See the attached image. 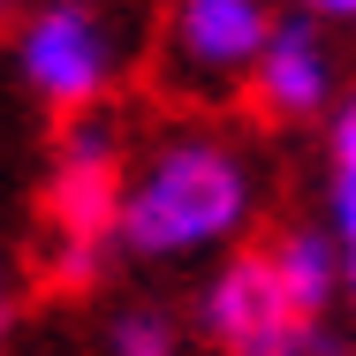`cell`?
<instances>
[{
	"label": "cell",
	"instance_id": "cell-3",
	"mask_svg": "<svg viewBox=\"0 0 356 356\" xmlns=\"http://www.w3.org/2000/svg\"><path fill=\"white\" fill-rule=\"evenodd\" d=\"M273 23L281 15L266 0H167V23H159V76H167V91H182V99L250 91Z\"/></svg>",
	"mask_w": 356,
	"mask_h": 356
},
{
	"label": "cell",
	"instance_id": "cell-2",
	"mask_svg": "<svg viewBox=\"0 0 356 356\" xmlns=\"http://www.w3.org/2000/svg\"><path fill=\"white\" fill-rule=\"evenodd\" d=\"M122 167H114V114L106 106H76L61 129V159L46 175V220L61 235V281L99 273V243L122 235Z\"/></svg>",
	"mask_w": 356,
	"mask_h": 356
},
{
	"label": "cell",
	"instance_id": "cell-6",
	"mask_svg": "<svg viewBox=\"0 0 356 356\" xmlns=\"http://www.w3.org/2000/svg\"><path fill=\"white\" fill-rule=\"evenodd\" d=\"M334 46H326V31H318V15H281L273 23V38H266V54H258V76H250V99L273 114V122H311V114H326L334 106Z\"/></svg>",
	"mask_w": 356,
	"mask_h": 356
},
{
	"label": "cell",
	"instance_id": "cell-7",
	"mask_svg": "<svg viewBox=\"0 0 356 356\" xmlns=\"http://www.w3.org/2000/svg\"><path fill=\"white\" fill-rule=\"evenodd\" d=\"M273 273H281V288L296 296L303 318H326V303L349 288V243L334 227H288L273 243Z\"/></svg>",
	"mask_w": 356,
	"mask_h": 356
},
{
	"label": "cell",
	"instance_id": "cell-8",
	"mask_svg": "<svg viewBox=\"0 0 356 356\" xmlns=\"http://www.w3.org/2000/svg\"><path fill=\"white\" fill-rule=\"evenodd\" d=\"M175 349H182V341H175V318L152 311V303L114 311V326H106V356H175Z\"/></svg>",
	"mask_w": 356,
	"mask_h": 356
},
{
	"label": "cell",
	"instance_id": "cell-5",
	"mask_svg": "<svg viewBox=\"0 0 356 356\" xmlns=\"http://www.w3.org/2000/svg\"><path fill=\"white\" fill-rule=\"evenodd\" d=\"M197 318L220 341V356H311V341H318V318L296 311L273 258H227L205 281Z\"/></svg>",
	"mask_w": 356,
	"mask_h": 356
},
{
	"label": "cell",
	"instance_id": "cell-12",
	"mask_svg": "<svg viewBox=\"0 0 356 356\" xmlns=\"http://www.w3.org/2000/svg\"><path fill=\"white\" fill-rule=\"evenodd\" d=\"M349 303H356V250H349Z\"/></svg>",
	"mask_w": 356,
	"mask_h": 356
},
{
	"label": "cell",
	"instance_id": "cell-10",
	"mask_svg": "<svg viewBox=\"0 0 356 356\" xmlns=\"http://www.w3.org/2000/svg\"><path fill=\"white\" fill-rule=\"evenodd\" d=\"M326 152H334V159H356V99L334 106V122H326Z\"/></svg>",
	"mask_w": 356,
	"mask_h": 356
},
{
	"label": "cell",
	"instance_id": "cell-9",
	"mask_svg": "<svg viewBox=\"0 0 356 356\" xmlns=\"http://www.w3.org/2000/svg\"><path fill=\"white\" fill-rule=\"evenodd\" d=\"M326 227L356 250V159H334V175H326Z\"/></svg>",
	"mask_w": 356,
	"mask_h": 356
},
{
	"label": "cell",
	"instance_id": "cell-1",
	"mask_svg": "<svg viewBox=\"0 0 356 356\" xmlns=\"http://www.w3.org/2000/svg\"><path fill=\"white\" fill-rule=\"evenodd\" d=\"M258 213V175L235 144L220 137H167L137 175H129V197H122V250L144 266H182V258H205L227 250Z\"/></svg>",
	"mask_w": 356,
	"mask_h": 356
},
{
	"label": "cell",
	"instance_id": "cell-11",
	"mask_svg": "<svg viewBox=\"0 0 356 356\" xmlns=\"http://www.w3.org/2000/svg\"><path fill=\"white\" fill-rule=\"evenodd\" d=\"M288 8H303L318 23H356V0H288Z\"/></svg>",
	"mask_w": 356,
	"mask_h": 356
},
{
	"label": "cell",
	"instance_id": "cell-4",
	"mask_svg": "<svg viewBox=\"0 0 356 356\" xmlns=\"http://www.w3.org/2000/svg\"><path fill=\"white\" fill-rule=\"evenodd\" d=\"M114 54H122L114 46V23L91 0H38L23 15V31H15V76L31 83V99L61 106V114L106 99Z\"/></svg>",
	"mask_w": 356,
	"mask_h": 356
}]
</instances>
